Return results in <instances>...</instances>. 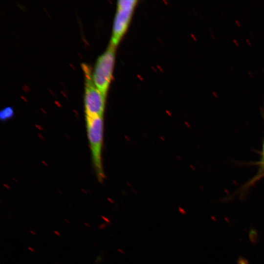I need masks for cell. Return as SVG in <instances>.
Returning <instances> with one entry per match:
<instances>
[{
	"label": "cell",
	"instance_id": "6da1fadb",
	"mask_svg": "<svg viewBox=\"0 0 264 264\" xmlns=\"http://www.w3.org/2000/svg\"><path fill=\"white\" fill-rule=\"evenodd\" d=\"M86 117L87 132L93 163L99 180H102L104 177L102 162L104 126L103 116Z\"/></svg>",
	"mask_w": 264,
	"mask_h": 264
},
{
	"label": "cell",
	"instance_id": "7a4b0ae2",
	"mask_svg": "<svg viewBox=\"0 0 264 264\" xmlns=\"http://www.w3.org/2000/svg\"><path fill=\"white\" fill-rule=\"evenodd\" d=\"M82 68L86 80L85 107L86 116H103L106 96L95 85L90 67L83 64Z\"/></svg>",
	"mask_w": 264,
	"mask_h": 264
},
{
	"label": "cell",
	"instance_id": "3957f363",
	"mask_svg": "<svg viewBox=\"0 0 264 264\" xmlns=\"http://www.w3.org/2000/svg\"><path fill=\"white\" fill-rule=\"evenodd\" d=\"M115 47L110 44L98 59L92 78L97 88L105 96L110 82L114 66Z\"/></svg>",
	"mask_w": 264,
	"mask_h": 264
},
{
	"label": "cell",
	"instance_id": "277c9868",
	"mask_svg": "<svg viewBox=\"0 0 264 264\" xmlns=\"http://www.w3.org/2000/svg\"><path fill=\"white\" fill-rule=\"evenodd\" d=\"M136 2L135 0H122L117 2L110 44L112 46L117 45L126 31Z\"/></svg>",
	"mask_w": 264,
	"mask_h": 264
},
{
	"label": "cell",
	"instance_id": "5b68a950",
	"mask_svg": "<svg viewBox=\"0 0 264 264\" xmlns=\"http://www.w3.org/2000/svg\"><path fill=\"white\" fill-rule=\"evenodd\" d=\"M249 237L251 242L255 244L258 242V233L257 231L254 228H251L249 232Z\"/></svg>",
	"mask_w": 264,
	"mask_h": 264
},
{
	"label": "cell",
	"instance_id": "8992f818",
	"mask_svg": "<svg viewBox=\"0 0 264 264\" xmlns=\"http://www.w3.org/2000/svg\"><path fill=\"white\" fill-rule=\"evenodd\" d=\"M12 113V110L10 108H7L1 111V117L4 119L7 118L11 116Z\"/></svg>",
	"mask_w": 264,
	"mask_h": 264
},
{
	"label": "cell",
	"instance_id": "52a82bcc",
	"mask_svg": "<svg viewBox=\"0 0 264 264\" xmlns=\"http://www.w3.org/2000/svg\"><path fill=\"white\" fill-rule=\"evenodd\" d=\"M237 264H249L248 260L242 257H240L237 261Z\"/></svg>",
	"mask_w": 264,
	"mask_h": 264
},
{
	"label": "cell",
	"instance_id": "ba28073f",
	"mask_svg": "<svg viewBox=\"0 0 264 264\" xmlns=\"http://www.w3.org/2000/svg\"><path fill=\"white\" fill-rule=\"evenodd\" d=\"M102 260V257H101V255H99L95 260V263L96 264H99Z\"/></svg>",
	"mask_w": 264,
	"mask_h": 264
},
{
	"label": "cell",
	"instance_id": "9c48e42d",
	"mask_svg": "<svg viewBox=\"0 0 264 264\" xmlns=\"http://www.w3.org/2000/svg\"><path fill=\"white\" fill-rule=\"evenodd\" d=\"M97 227L100 229H104L106 227V225L105 223H102L100 225H98Z\"/></svg>",
	"mask_w": 264,
	"mask_h": 264
},
{
	"label": "cell",
	"instance_id": "30bf717a",
	"mask_svg": "<svg viewBox=\"0 0 264 264\" xmlns=\"http://www.w3.org/2000/svg\"><path fill=\"white\" fill-rule=\"evenodd\" d=\"M101 218L103 219V220H104L107 223H110V220L107 217L102 215L101 216Z\"/></svg>",
	"mask_w": 264,
	"mask_h": 264
},
{
	"label": "cell",
	"instance_id": "8fae6325",
	"mask_svg": "<svg viewBox=\"0 0 264 264\" xmlns=\"http://www.w3.org/2000/svg\"><path fill=\"white\" fill-rule=\"evenodd\" d=\"M28 249L31 252H35V250H34V249L31 246H28Z\"/></svg>",
	"mask_w": 264,
	"mask_h": 264
},
{
	"label": "cell",
	"instance_id": "7c38bea8",
	"mask_svg": "<svg viewBox=\"0 0 264 264\" xmlns=\"http://www.w3.org/2000/svg\"><path fill=\"white\" fill-rule=\"evenodd\" d=\"M54 233L55 235H56L57 236H61L60 233L57 230H54Z\"/></svg>",
	"mask_w": 264,
	"mask_h": 264
},
{
	"label": "cell",
	"instance_id": "4fadbf2b",
	"mask_svg": "<svg viewBox=\"0 0 264 264\" xmlns=\"http://www.w3.org/2000/svg\"><path fill=\"white\" fill-rule=\"evenodd\" d=\"M263 161L264 163V142L263 146Z\"/></svg>",
	"mask_w": 264,
	"mask_h": 264
},
{
	"label": "cell",
	"instance_id": "5bb4252c",
	"mask_svg": "<svg viewBox=\"0 0 264 264\" xmlns=\"http://www.w3.org/2000/svg\"><path fill=\"white\" fill-rule=\"evenodd\" d=\"M29 232L33 235H34V236H36L37 235V233L34 232L33 230H30L29 231Z\"/></svg>",
	"mask_w": 264,
	"mask_h": 264
},
{
	"label": "cell",
	"instance_id": "9a60e30c",
	"mask_svg": "<svg viewBox=\"0 0 264 264\" xmlns=\"http://www.w3.org/2000/svg\"><path fill=\"white\" fill-rule=\"evenodd\" d=\"M84 225L85 226H86L88 228H90V227H91L89 223H87V222H85Z\"/></svg>",
	"mask_w": 264,
	"mask_h": 264
},
{
	"label": "cell",
	"instance_id": "2e32d148",
	"mask_svg": "<svg viewBox=\"0 0 264 264\" xmlns=\"http://www.w3.org/2000/svg\"><path fill=\"white\" fill-rule=\"evenodd\" d=\"M64 220H65V221L67 223H68V224H70V221H69L68 220L65 219Z\"/></svg>",
	"mask_w": 264,
	"mask_h": 264
},
{
	"label": "cell",
	"instance_id": "e0dca14e",
	"mask_svg": "<svg viewBox=\"0 0 264 264\" xmlns=\"http://www.w3.org/2000/svg\"><path fill=\"white\" fill-rule=\"evenodd\" d=\"M92 244L93 245H95V246H96V245L95 244V243L92 242Z\"/></svg>",
	"mask_w": 264,
	"mask_h": 264
},
{
	"label": "cell",
	"instance_id": "ac0fdd59",
	"mask_svg": "<svg viewBox=\"0 0 264 264\" xmlns=\"http://www.w3.org/2000/svg\"><path fill=\"white\" fill-rule=\"evenodd\" d=\"M56 264H58V263H56Z\"/></svg>",
	"mask_w": 264,
	"mask_h": 264
}]
</instances>
